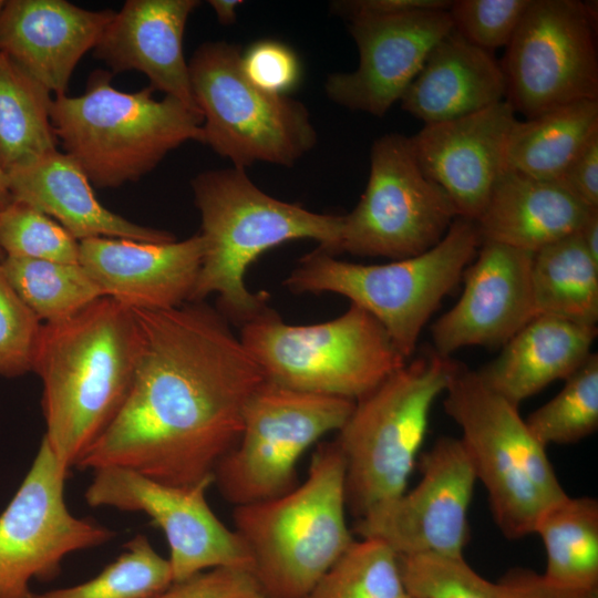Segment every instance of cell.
Masks as SVG:
<instances>
[{
	"instance_id": "cell-29",
	"label": "cell",
	"mask_w": 598,
	"mask_h": 598,
	"mask_svg": "<svg viewBox=\"0 0 598 598\" xmlns=\"http://www.w3.org/2000/svg\"><path fill=\"white\" fill-rule=\"evenodd\" d=\"M51 93L0 52V168L9 174L56 151Z\"/></svg>"
},
{
	"instance_id": "cell-26",
	"label": "cell",
	"mask_w": 598,
	"mask_h": 598,
	"mask_svg": "<svg viewBox=\"0 0 598 598\" xmlns=\"http://www.w3.org/2000/svg\"><path fill=\"white\" fill-rule=\"evenodd\" d=\"M591 209L558 182L506 168L475 224L482 240L535 254L576 234Z\"/></svg>"
},
{
	"instance_id": "cell-49",
	"label": "cell",
	"mask_w": 598,
	"mask_h": 598,
	"mask_svg": "<svg viewBox=\"0 0 598 598\" xmlns=\"http://www.w3.org/2000/svg\"><path fill=\"white\" fill-rule=\"evenodd\" d=\"M252 598H262V597L258 594V595H256V596L252 597Z\"/></svg>"
},
{
	"instance_id": "cell-39",
	"label": "cell",
	"mask_w": 598,
	"mask_h": 598,
	"mask_svg": "<svg viewBox=\"0 0 598 598\" xmlns=\"http://www.w3.org/2000/svg\"><path fill=\"white\" fill-rule=\"evenodd\" d=\"M241 70L257 87L271 94L287 95L298 85L301 66L296 53L276 40H261L241 53Z\"/></svg>"
},
{
	"instance_id": "cell-13",
	"label": "cell",
	"mask_w": 598,
	"mask_h": 598,
	"mask_svg": "<svg viewBox=\"0 0 598 598\" xmlns=\"http://www.w3.org/2000/svg\"><path fill=\"white\" fill-rule=\"evenodd\" d=\"M596 27L597 1L530 0L501 63L515 112L598 101Z\"/></svg>"
},
{
	"instance_id": "cell-36",
	"label": "cell",
	"mask_w": 598,
	"mask_h": 598,
	"mask_svg": "<svg viewBox=\"0 0 598 598\" xmlns=\"http://www.w3.org/2000/svg\"><path fill=\"white\" fill-rule=\"evenodd\" d=\"M6 256L79 264V241L45 214L18 202L0 210Z\"/></svg>"
},
{
	"instance_id": "cell-33",
	"label": "cell",
	"mask_w": 598,
	"mask_h": 598,
	"mask_svg": "<svg viewBox=\"0 0 598 598\" xmlns=\"http://www.w3.org/2000/svg\"><path fill=\"white\" fill-rule=\"evenodd\" d=\"M173 584L168 558L161 556L144 535L97 576L73 587L33 594L32 598H151Z\"/></svg>"
},
{
	"instance_id": "cell-22",
	"label": "cell",
	"mask_w": 598,
	"mask_h": 598,
	"mask_svg": "<svg viewBox=\"0 0 598 598\" xmlns=\"http://www.w3.org/2000/svg\"><path fill=\"white\" fill-rule=\"evenodd\" d=\"M197 0H127L101 34L94 58L112 73L140 71L153 90L199 112L194 100L183 39Z\"/></svg>"
},
{
	"instance_id": "cell-4",
	"label": "cell",
	"mask_w": 598,
	"mask_h": 598,
	"mask_svg": "<svg viewBox=\"0 0 598 598\" xmlns=\"http://www.w3.org/2000/svg\"><path fill=\"white\" fill-rule=\"evenodd\" d=\"M344 461L336 441L321 443L307 478L290 492L235 506L262 598H303L354 542L346 519Z\"/></svg>"
},
{
	"instance_id": "cell-19",
	"label": "cell",
	"mask_w": 598,
	"mask_h": 598,
	"mask_svg": "<svg viewBox=\"0 0 598 598\" xmlns=\"http://www.w3.org/2000/svg\"><path fill=\"white\" fill-rule=\"evenodd\" d=\"M515 113L505 100L463 117L424 125L409 137L422 172L445 192L458 217L475 221L506 169Z\"/></svg>"
},
{
	"instance_id": "cell-42",
	"label": "cell",
	"mask_w": 598,
	"mask_h": 598,
	"mask_svg": "<svg viewBox=\"0 0 598 598\" xmlns=\"http://www.w3.org/2000/svg\"><path fill=\"white\" fill-rule=\"evenodd\" d=\"M589 208H598V134L575 156L557 181Z\"/></svg>"
},
{
	"instance_id": "cell-14",
	"label": "cell",
	"mask_w": 598,
	"mask_h": 598,
	"mask_svg": "<svg viewBox=\"0 0 598 598\" xmlns=\"http://www.w3.org/2000/svg\"><path fill=\"white\" fill-rule=\"evenodd\" d=\"M68 476L42 439L30 470L0 515V598H32V579L54 578L66 555L114 537L113 530L72 515L64 501Z\"/></svg>"
},
{
	"instance_id": "cell-12",
	"label": "cell",
	"mask_w": 598,
	"mask_h": 598,
	"mask_svg": "<svg viewBox=\"0 0 598 598\" xmlns=\"http://www.w3.org/2000/svg\"><path fill=\"white\" fill-rule=\"evenodd\" d=\"M457 217L445 192L422 172L410 138L385 134L372 144L364 193L343 215L339 252L417 256L437 245Z\"/></svg>"
},
{
	"instance_id": "cell-1",
	"label": "cell",
	"mask_w": 598,
	"mask_h": 598,
	"mask_svg": "<svg viewBox=\"0 0 598 598\" xmlns=\"http://www.w3.org/2000/svg\"><path fill=\"white\" fill-rule=\"evenodd\" d=\"M133 311L143 344L131 389L75 466H122L175 486L214 480L265 377L229 321L203 301Z\"/></svg>"
},
{
	"instance_id": "cell-46",
	"label": "cell",
	"mask_w": 598,
	"mask_h": 598,
	"mask_svg": "<svg viewBox=\"0 0 598 598\" xmlns=\"http://www.w3.org/2000/svg\"><path fill=\"white\" fill-rule=\"evenodd\" d=\"M12 197L9 190L8 176L0 168V210L4 209L12 203Z\"/></svg>"
},
{
	"instance_id": "cell-31",
	"label": "cell",
	"mask_w": 598,
	"mask_h": 598,
	"mask_svg": "<svg viewBox=\"0 0 598 598\" xmlns=\"http://www.w3.org/2000/svg\"><path fill=\"white\" fill-rule=\"evenodd\" d=\"M0 268L44 323L65 319L104 296L80 264L6 256Z\"/></svg>"
},
{
	"instance_id": "cell-11",
	"label": "cell",
	"mask_w": 598,
	"mask_h": 598,
	"mask_svg": "<svg viewBox=\"0 0 598 598\" xmlns=\"http://www.w3.org/2000/svg\"><path fill=\"white\" fill-rule=\"evenodd\" d=\"M354 402L265 380L245 408L238 442L214 471L221 496L239 506L290 492L298 485L300 457L326 434L342 427Z\"/></svg>"
},
{
	"instance_id": "cell-18",
	"label": "cell",
	"mask_w": 598,
	"mask_h": 598,
	"mask_svg": "<svg viewBox=\"0 0 598 598\" xmlns=\"http://www.w3.org/2000/svg\"><path fill=\"white\" fill-rule=\"evenodd\" d=\"M532 252L482 240L456 303L431 326L433 350L451 358L473 346H504L537 316Z\"/></svg>"
},
{
	"instance_id": "cell-5",
	"label": "cell",
	"mask_w": 598,
	"mask_h": 598,
	"mask_svg": "<svg viewBox=\"0 0 598 598\" xmlns=\"http://www.w3.org/2000/svg\"><path fill=\"white\" fill-rule=\"evenodd\" d=\"M113 75L94 71L82 95H58L50 109L58 142L96 188L136 182L182 144L203 143L200 113L168 95L155 100L151 86L118 91Z\"/></svg>"
},
{
	"instance_id": "cell-44",
	"label": "cell",
	"mask_w": 598,
	"mask_h": 598,
	"mask_svg": "<svg viewBox=\"0 0 598 598\" xmlns=\"http://www.w3.org/2000/svg\"><path fill=\"white\" fill-rule=\"evenodd\" d=\"M577 234L587 252L598 262V208L589 212Z\"/></svg>"
},
{
	"instance_id": "cell-40",
	"label": "cell",
	"mask_w": 598,
	"mask_h": 598,
	"mask_svg": "<svg viewBox=\"0 0 598 598\" xmlns=\"http://www.w3.org/2000/svg\"><path fill=\"white\" fill-rule=\"evenodd\" d=\"M250 571L217 567L195 574L151 598H252L258 595Z\"/></svg>"
},
{
	"instance_id": "cell-10",
	"label": "cell",
	"mask_w": 598,
	"mask_h": 598,
	"mask_svg": "<svg viewBox=\"0 0 598 598\" xmlns=\"http://www.w3.org/2000/svg\"><path fill=\"white\" fill-rule=\"evenodd\" d=\"M240 59L237 45L208 41L188 63L203 144L244 169L255 162L292 166L317 144L309 111L300 101L254 85Z\"/></svg>"
},
{
	"instance_id": "cell-32",
	"label": "cell",
	"mask_w": 598,
	"mask_h": 598,
	"mask_svg": "<svg viewBox=\"0 0 598 598\" xmlns=\"http://www.w3.org/2000/svg\"><path fill=\"white\" fill-rule=\"evenodd\" d=\"M399 556L384 543L360 538L303 598H405Z\"/></svg>"
},
{
	"instance_id": "cell-24",
	"label": "cell",
	"mask_w": 598,
	"mask_h": 598,
	"mask_svg": "<svg viewBox=\"0 0 598 598\" xmlns=\"http://www.w3.org/2000/svg\"><path fill=\"white\" fill-rule=\"evenodd\" d=\"M506 100V81L492 52L454 29L429 53L401 97L402 109L424 125L463 117Z\"/></svg>"
},
{
	"instance_id": "cell-37",
	"label": "cell",
	"mask_w": 598,
	"mask_h": 598,
	"mask_svg": "<svg viewBox=\"0 0 598 598\" xmlns=\"http://www.w3.org/2000/svg\"><path fill=\"white\" fill-rule=\"evenodd\" d=\"M530 0H454L453 28L472 44L492 52L507 47Z\"/></svg>"
},
{
	"instance_id": "cell-28",
	"label": "cell",
	"mask_w": 598,
	"mask_h": 598,
	"mask_svg": "<svg viewBox=\"0 0 598 598\" xmlns=\"http://www.w3.org/2000/svg\"><path fill=\"white\" fill-rule=\"evenodd\" d=\"M532 290L537 316L597 326L598 262L577 233L533 255Z\"/></svg>"
},
{
	"instance_id": "cell-16",
	"label": "cell",
	"mask_w": 598,
	"mask_h": 598,
	"mask_svg": "<svg viewBox=\"0 0 598 598\" xmlns=\"http://www.w3.org/2000/svg\"><path fill=\"white\" fill-rule=\"evenodd\" d=\"M416 486L355 520L360 538L384 543L398 556L463 555L476 475L460 437L441 436L421 455Z\"/></svg>"
},
{
	"instance_id": "cell-43",
	"label": "cell",
	"mask_w": 598,
	"mask_h": 598,
	"mask_svg": "<svg viewBox=\"0 0 598 598\" xmlns=\"http://www.w3.org/2000/svg\"><path fill=\"white\" fill-rule=\"evenodd\" d=\"M448 0H349L332 4L333 12L348 20L355 17L389 16L423 10H448Z\"/></svg>"
},
{
	"instance_id": "cell-35",
	"label": "cell",
	"mask_w": 598,
	"mask_h": 598,
	"mask_svg": "<svg viewBox=\"0 0 598 598\" xmlns=\"http://www.w3.org/2000/svg\"><path fill=\"white\" fill-rule=\"evenodd\" d=\"M404 590L412 598H499L496 582L477 574L463 555L399 556Z\"/></svg>"
},
{
	"instance_id": "cell-23",
	"label": "cell",
	"mask_w": 598,
	"mask_h": 598,
	"mask_svg": "<svg viewBox=\"0 0 598 598\" xmlns=\"http://www.w3.org/2000/svg\"><path fill=\"white\" fill-rule=\"evenodd\" d=\"M7 176L13 202L56 219L78 241L96 237L176 240L172 233L132 223L104 207L79 164L58 150Z\"/></svg>"
},
{
	"instance_id": "cell-21",
	"label": "cell",
	"mask_w": 598,
	"mask_h": 598,
	"mask_svg": "<svg viewBox=\"0 0 598 598\" xmlns=\"http://www.w3.org/2000/svg\"><path fill=\"white\" fill-rule=\"evenodd\" d=\"M113 10L92 11L65 0H9L0 11V52L50 93L66 94L82 56L96 45Z\"/></svg>"
},
{
	"instance_id": "cell-27",
	"label": "cell",
	"mask_w": 598,
	"mask_h": 598,
	"mask_svg": "<svg viewBox=\"0 0 598 598\" xmlns=\"http://www.w3.org/2000/svg\"><path fill=\"white\" fill-rule=\"evenodd\" d=\"M598 134V101L573 102L516 121L507 142L506 168L557 182L570 162Z\"/></svg>"
},
{
	"instance_id": "cell-34",
	"label": "cell",
	"mask_w": 598,
	"mask_h": 598,
	"mask_svg": "<svg viewBox=\"0 0 598 598\" xmlns=\"http://www.w3.org/2000/svg\"><path fill=\"white\" fill-rule=\"evenodd\" d=\"M525 422L545 447L577 443L598 427V354L587 360L565 380L563 389L533 411Z\"/></svg>"
},
{
	"instance_id": "cell-7",
	"label": "cell",
	"mask_w": 598,
	"mask_h": 598,
	"mask_svg": "<svg viewBox=\"0 0 598 598\" xmlns=\"http://www.w3.org/2000/svg\"><path fill=\"white\" fill-rule=\"evenodd\" d=\"M481 244L475 221L457 217L437 245L388 264L350 262L317 248L300 259L283 286L297 295L347 297L372 315L410 360L423 328L463 279Z\"/></svg>"
},
{
	"instance_id": "cell-25",
	"label": "cell",
	"mask_w": 598,
	"mask_h": 598,
	"mask_svg": "<svg viewBox=\"0 0 598 598\" xmlns=\"http://www.w3.org/2000/svg\"><path fill=\"white\" fill-rule=\"evenodd\" d=\"M597 333V326L538 315L476 371L488 388L519 406L548 384L576 372L592 353Z\"/></svg>"
},
{
	"instance_id": "cell-6",
	"label": "cell",
	"mask_w": 598,
	"mask_h": 598,
	"mask_svg": "<svg viewBox=\"0 0 598 598\" xmlns=\"http://www.w3.org/2000/svg\"><path fill=\"white\" fill-rule=\"evenodd\" d=\"M455 364L426 351L354 402L334 441L344 461L347 511L357 519L408 489L431 409Z\"/></svg>"
},
{
	"instance_id": "cell-9",
	"label": "cell",
	"mask_w": 598,
	"mask_h": 598,
	"mask_svg": "<svg viewBox=\"0 0 598 598\" xmlns=\"http://www.w3.org/2000/svg\"><path fill=\"white\" fill-rule=\"evenodd\" d=\"M239 339L265 380L357 401L408 360L382 324L350 305L330 321L293 326L269 307L240 326Z\"/></svg>"
},
{
	"instance_id": "cell-45",
	"label": "cell",
	"mask_w": 598,
	"mask_h": 598,
	"mask_svg": "<svg viewBox=\"0 0 598 598\" xmlns=\"http://www.w3.org/2000/svg\"><path fill=\"white\" fill-rule=\"evenodd\" d=\"M208 3L213 8L218 22L229 25L236 21L237 9L244 2L239 0H210Z\"/></svg>"
},
{
	"instance_id": "cell-15",
	"label": "cell",
	"mask_w": 598,
	"mask_h": 598,
	"mask_svg": "<svg viewBox=\"0 0 598 598\" xmlns=\"http://www.w3.org/2000/svg\"><path fill=\"white\" fill-rule=\"evenodd\" d=\"M93 471L84 494L86 503L150 516L167 539L173 582L217 567L250 571L251 559L243 540L217 518L206 501L214 480L175 486L122 466Z\"/></svg>"
},
{
	"instance_id": "cell-30",
	"label": "cell",
	"mask_w": 598,
	"mask_h": 598,
	"mask_svg": "<svg viewBox=\"0 0 598 598\" xmlns=\"http://www.w3.org/2000/svg\"><path fill=\"white\" fill-rule=\"evenodd\" d=\"M534 534L543 540L548 580L565 587L597 590L598 501L570 497L548 507L538 518Z\"/></svg>"
},
{
	"instance_id": "cell-47",
	"label": "cell",
	"mask_w": 598,
	"mask_h": 598,
	"mask_svg": "<svg viewBox=\"0 0 598 598\" xmlns=\"http://www.w3.org/2000/svg\"><path fill=\"white\" fill-rule=\"evenodd\" d=\"M3 258H4V254H3V251H2L1 248H0V262L2 261Z\"/></svg>"
},
{
	"instance_id": "cell-41",
	"label": "cell",
	"mask_w": 598,
	"mask_h": 598,
	"mask_svg": "<svg viewBox=\"0 0 598 598\" xmlns=\"http://www.w3.org/2000/svg\"><path fill=\"white\" fill-rule=\"evenodd\" d=\"M499 598H597V590L565 587L543 574L515 567L496 582Z\"/></svg>"
},
{
	"instance_id": "cell-3",
	"label": "cell",
	"mask_w": 598,
	"mask_h": 598,
	"mask_svg": "<svg viewBox=\"0 0 598 598\" xmlns=\"http://www.w3.org/2000/svg\"><path fill=\"white\" fill-rule=\"evenodd\" d=\"M200 214L204 255L190 301L217 296L218 311L239 327L268 308L269 295L245 283L249 266L270 248L295 239H312L339 254L343 216L319 214L277 199L248 177L244 168L206 171L192 181Z\"/></svg>"
},
{
	"instance_id": "cell-8",
	"label": "cell",
	"mask_w": 598,
	"mask_h": 598,
	"mask_svg": "<svg viewBox=\"0 0 598 598\" xmlns=\"http://www.w3.org/2000/svg\"><path fill=\"white\" fill-rule=\"evenodd\" d=\"M444 395L445 413L461 430L498 529L511 540L534 534L539 516L567 496L546 447L518 406L488 388L476 370L456 362Z\"/></svg>"
},
{
	"instance_id": "cell-50",
	"label": "cell",
	"mask_w": 598,
	"mask_h": 598,
	"mask_svg": "<svg viewBox=\"0 0 598 598\" xmlns=\"http://www.w3.org/2000/svg\"><path fill=\"white\" fill-rule=\"evenodd\" d=\"M405 598H412V597H410V596L406 595Z\"/></svg>"
},
{
	"instance_id": "cell-48",
	"label": "cell",
	"mask_w": 598,
	"mask_h": 598,
	"mask_svg": "<svg viewBox=\"0 0 598 598\" xmlns=\"http://www.w3.org/2000/svg\"><path fill=\"white\" fill-rule=\"evenodd\" d=\"M3 4H4V1L0 0V11H1Z\"/></svg>"
},
{
	"instance_id": "cell-38",
	"label": "cell",
	"mask_w": 598,
	"mask_h": 598,
	"mask_svg": "<svg viewBox=\"0 0 598 598\" xmlns=\"http://www.w3.org/2000/svg\"><path fill=\"white\" fill-rule=\"evenodd\" d=\"M42 324L0 268V377L33 371Z\"/></svg>"
},
{
	"instance_id": "cell-2",
	"label": "cell",
	"mask_w": 598,
	"mask_h": 598,
	"mask_svg": "<svg viewBox=\"0 0 598 598\" xmlns=\"http://www.w3.org/2000/svg\"><path fill=\"white\" fill-rule=\"evenodd\" d=\"M134 311L103 296L42 324L33 371L43 384L48 442L70 471L122 408L142 352Z\"/></svg>"
},
{
	"instance_id": "cell-17",
	"label": "cell",
	"mask_w": 598,
	"mask_h": 598,
	"mask_svg": "<svg viewBox=\"0 0 598 598\" xmlns=\"http://www.w3.org/2000/svg\"><path fill=\"white\" fill-rule=\"evenodd\" d=\"M453 29L447 10L349 19L359 64L352 72L330 74L327 96L349 110L383 116L401 100L434 45Z\"/></svg>"
},
{
	"instance_id": "cell-20",
	"label": "cell",
	"mask_w": 598,
	"mask_h": 598,
	"mask_svg": "<svg viewBox=\"0 0 598 598\" xmlns=\"http://www.w3.org/2000/svg\"><path fill=\"white\" fill-rule=\"evenodd\" d=\"M203 255L200 234L169 243L79 241V264L104 296L132 310H166L190 301Z\"/></svg>"
}]
</instances>
